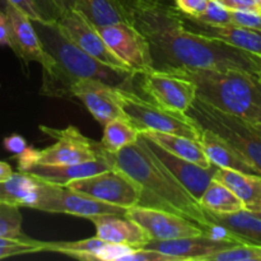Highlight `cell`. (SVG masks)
Masks as SVG:
<instances>
[{
	"instance_id": "37",
	"label": "cell",
	"mask_w": 261,
	"mask_h": 261,
	"mask_svg": "<svg viewBox=\"0 0 261 261\" xmlns=\"http://www.w3.org/2000/svg\"><path fill=\"white\" fill-rule=\"evenodd\" d=\"M209 0H173L176 9L188 17L198 18L203 14Z\"/></svg>"
},
{
	"instance_id": "32",
	"label": "cell",
	"mask_w": 261,
	"mask_h": 261,
	"mask_svg": "<svg viewBox=\"0 0 261 261\" xmlns=\"http://www.w3.org/2000/svg\"><path fill=\"white\" fill-rule=\"evenodd\" d=\"M134 250V247L126 246V245L105 242L96 251L74 254L70 257L84 261H120L124 256L132 254Z\"/></svg>"
},
{
	"instance_id": "29",
	"label": "cell",
	"mask_w": 261,
	"mask_h": 261,
	"mask_svg": "<svg viewBox=\"0 0 261 261\" xmlns=\"http://www.w3.org/2000/svg\"><path fill=\"white\" fill-rule=\"evenodd\" d=\"M106 241H103L99 237L93 236L89 239L79 240V241H41L42 251L58 252V254L71 256L74 254H81V252H93L102 246Z\"/></svg>"
},
{
	"instance_id": "20",
	"label": "cell",
	"mask_w": 261,
	"mask_h": 261,
	"mask_svg": "<svg viewBox=\"0 0 261 261\" xmlns=\"http://www.w3.org/2000/svg\"><path fill=\"white\" fill-rule=\"evenodd\" d=\"M46 188L47 182L32 173L13 172L7 180L0 181V203L36 209Z\"/></svg>"
},
{
	"instance_id": "44",
	"label": "cell",
	"mask_w": 261,
	"mask_h": 261,
	"mask_svg": "<svg viewBox=\"0 0 261 261\" xmlns=\"http://www.w3.org/2000/svg\"><path fill=\"white\" fill-rule=\"evenodd\" d=\"M13 173V168L9 163L0 161V181H4Z\"/></svg>"
},
{
	"instance_id": "22",
	"label": "cell",
	"mask_w": 261,
	"mask_h": 261,
	"mask_svg": "<svg viewBox=\"0 0 261 261\" xmlns=\"http://www.w3.org/2000/svg\"><path fill=\"white\" fill-rule=\"evenodd\" d=\"M201 148L206 154L208 160L217 167L229 168L245 173H255L259 175L254 166L226 139L212 130L203 127L200 138H199ZM260 176V175H259Z\"/></svg>"
},
{
	"instance_id": "31",
	"label": "cell",
	"mask_w": 261,
	"mask_h": 261,
	"mask_svg": "<svg viewBox=\"0 0 261 261\" xmlns=\"http://www.w3.org/2000/svg\"><path fill=\"white\" fill-rule=\"evenodd\" d=\"M204 261H261V245H234L209 255Z\"/></svg>"
},
{
	"instance_id": "41",
	"label": "cell",
	"mask_w": 261,
	"mask_h": 261,
	"mask_svg": "<svg viewBox=\"0 0 261 261\" xmlns=\"http://www.w3.org/2000/svg\"><path fill=\"white\" fill-rule=\"evenodd\" d=\"M3 145L8 152L12 153L13 155H18L27 149L28 144L24 138L19 134H12L9 137H5L3 140Z\"/></svg>"
},
{
	"instance_id": "10",
	"label": "cell",
	"mask_w": 261,
	"mask_h": 261,
	"mask_svg": "<svg viewBox=\"0 0 261 261\" xmlns=\"http://www.w3.org/2000/svg\"><path fill=\"white\" fill-rule=\"evenodd\" d=\"M110 50L135 74L153 70L149 43L133 23L119 22L97 27Z\"/></svg>"
},
{
	"instance_id": "25",
	"label": "cell",
	"mask_w": 261,
	"mask_h": 261,
	"mask_svg": "<svg viewBox=\"0 0 261 261\" xmlns=\"http://www.w3.org/2000/svg\"><path fill=\"white\" fill-rule=\"evenodd\" d=\"M75 8L96 27L119 22L133 23L132 9L122 0H75Z\"/></svg>"
},
{
	"instance_id": "14",
	"label": "cell",
	"mask_w": 261,
	"mask_h": 261,
	"mask_svg": "<svg viewBox=\"0 0 261 261\" xmlns=\"http://www.w3.org/2000/svg\"><path fill=\"white\" fill-rule=\"evenodd\" d=\"M4 12L10 27L12 50L22 65L27 68L30 63H38L43 68L50 64V55L43 48L32 20L10 4L7 5Z\"/></svg>"
},
{
	"instance_id": "4",
	"label": "cell",
	"mask_w": 261,
	"mask_h": 261,
	"mask_svg": "<svg viewBox=\"0 0 261 261\" xmlns=\"http://www.w3.org/2000/svg\"><path fill=\"white\" fill-rule=\"evenodd\" d=\"M190 79L196 98L250 124H261V74L237 69H170Z\"/></svg>"
},
{
	"instance_id": "13",
	"label": "cell",
	"mask_w": 261,
	"mask_h": 261,
	"mask_svg": "<svg viewBox=\"0 0 261 261\" xmlns=\"http://www.w3.org/2000/svg\"><path fill=\"white\" fill-rule=\"evenodd\" d=\"M125 217L139 224L152 240L168 241L204 234V229L194 222L161 209L135 205L126 209Z\"/></svg>"
},
{
	"instance_id": "12",
	"label": "cell",
	"mask_w": 261,
	"mask_h": 261,
	"mask_svg": "<svg viewBox=\"0 0 261 261\" xmlns=\"http://www.w3.org/2000/svg\"><path fill=\"white\" fill-rule=\"evenodd\" d=\"M36 211L46 212V213L70 214V216L88 219L101 214L125 216L126 209L106 204L88 195L76 193L66 186L47 182V188L38 205L36 206Z\"/></svg>"
},
{
	"instance_id": "2",
	"label": "cell",
	"mask_w": 261,
	"mask_h": 261,
	"mask_svg": "<svg viewBox=\"0 0 261 261\" xmlns=\"http://www.w3.org/2000/svg\"><path fill=\"white\" fill-rule=\"evenodd\" d=\"M106 154L115 168L124 171L139 185L138 205L171 212L203 229L209 226L199 201L150 150L142 135L119 152Z\"/></svg>"
},
{
	"instance_id": "5",
	"label": "cell",
	"mask_w": 261,
	"mask_h": 261,
	"mask_svg": "<svg viewBox=\"0 0 261 261\" xmlns=\"http://www.w3.org/2000/svg\"><path fill=\"white\" fill-rule=\"evenodd\" d=\"M40 130L55 143L43 149H35L28 145L27 149L18 155H13L18 162V171L30 170L35 165H74V163L93 161L102 153L99 143L82 134L73 125L55 129L40 125Z\"/></svg>"
},
{
	"instance_id": "16",
	"label": "cell",
	"mask_w": 261,
	"mask_h": 261,
	"mask_svg": "<svg viewBox=\"0 0 261 261\" xmlns=\"http://www.w3.org/2000/svg\"><path fill=\"white\" fill-rule=\"evenodd\" d=\"M143 138L145 139V142H147L150 150L160 158L161 162H162L163 165L172 172V175L175 176L186 189H188L189 193H190L196 200H199V198L203 195L206 186H208L209 184H211V181L213 180L217 166L213 165L208 168L201 167V166L195 165V163L190 162V161H186L184 160V158H180L177 157V155L172 154V153L167 152V150L163 149L162 147L155 144L154 142L149 140L148 138Z\"/></svg>"
},
{
	"instance_id": "33",
	"label": "cell",
	"mask_w": 261,
	"mask_h": 261,
	"mask_svg": "<svg viewBox=\"0 0 261 261\" xmlns=\"http://www.w3.org/2000/svg\"><path fill=\"white\" fill-rule=\"evenodd\" d=\"M195 19L206 24H231V10L218 0H209L203 14Z\"/></svg>"
},
{
	"instance_id": "28",
	"label": "cell",
	"mask_w": 261,
	"mask_h": 261,
	"mask_svg": "<svg viewBox=\"0 0 261 261\" xmlns=\"http://www.w3.org/2000/svg\"><path fill=\"white\" fill-rule=\"evenodd\" d=\"M139 137V130L130 124L124 116H120L105 125L103 135L99 145L105 152L116 153L122 148L137 142Z\"/></svg>"
},
{
	"instance_id": "38",
	"label": "cell",
	"mask_w": 261,
	"mask_h": 261,
	"mask_svg": "<svg viewBox=\"0 0 261 261\" xmlns=\"http://www.w3.org/2000/svg\"><path fill=\"white\" fill-rule=\"evenodd\" d=\"M8 4L13 5L14 8H17L18 10L23 13L24 15H27L32 22H43L42 15H41L40 9H38L37 4H36L35 0H7Z\"/></svg>"
},
{
	"instance_id": "23",
	"label": "cell",
	"mask_w": 261,
	"mask_h": 261,
	"mask_svg": "<svg viewBox=\"0 0 261 261\" xmlns=\"http://www.w3.org/2000/svg\"><path fill=\"white\" fill-rule=\"evenodd\" d=\"M213 178L227 186L242 201L245 211L251 213L261 211V176L217 167Z\"/></svg>"
},
{
	"instance_id": "30",
	"label": "cell",
	"mask_w": 261,
	"mask_h": 261,
	"mask_svg": "<svg viewBox=\"0 0 261 261\" xmlns=\"http://www.w3.org/2000/svg\"><path fill=\"white\" fill-rule=\"evenodd\" d=\"M22 222L23 217L19 211V206L0 203V237H10V239L31 241L32 239L23 233Z\"/></svg>"
},
{
	"instance_id": "40",
	"label": "cell",
	"mask_w": 261,
	"mask_h": 261,
	"mask_svg": "<svg viewBox=\"0 0 261 261\" xmlns=\"http://www.w3.org/2000/svg\"><path fill=\"white\" fill-rule=\"evenodd\" d=\"M35 2L37 4L38 9H40V13L45 23L58 22V19L60 18V12H59L54 0H35Z\"/></svg>"
},
{
	"instance_id": "47",
	"label": "cell",
	"mask_w": 261,
	"mask_h": 261,
	"mask_svg": "<svg viewBox=\"0 0 261 261\" xmlns=\"http://www.w3.org/2000/svg\"><path fill=\"white\" fill-rule=\"evenodd\" d=\"M122 2H124L127 7H132V4H134V3L138 2V0H122Z\"/></svg>"
},
{
	"instance_id": "11",
	"label": "cell",
	"mask_w": 261,
	"mask_h": 261,
	"mask_svg": "<svg viewBox=\"0 0 261 261\" xmlns=\"http://www.w3.org/2000/svg\"><path fill=\"white\" fill-rule=\"evenodd\" d=\"M59 30L75 43L79 48L91 55L105 65L121 71L133 73L114 53L109 48L97 27L76 8L69 9L60 15L56 22ZM134 74V73H133Z\"/></svg>"
},
{
	"instance_id": "17",
	"label": "cell",
	"mask_w": 261,
	"mask_h": 261,
	"mask_svg": "<svg viewBox=\"0 0 261 261\" xmlns=\"http://www.w3.org/2000/svg\"><path fill=\"white\" fill-rule=\"evenodd\" d=\"M96 228V236L111 244L126 245L139 249L152 241L138 223L120 214H101L88 218Z\"/></svg>"
},
{
	"instance_id": "7",
	"label": "cell",
	"mask_w": 261,
	"mask_h": 261,
	"mask_svg": "<svg viewBox=\"0 0 261 261\" xmlns=\"http://www.w3.org/2000/svg\"><path fill=\"white\" fill-rule=\"evenodd\" d=\"M188 114L201 127L212 130L231 143L261 176V135L249 122L195 98Z\"/></svg>"
},
{
	"instance_id": "9",
	"label": "cell",
	"mask_w": 261,
	"mask_h": 261,
	"mask_svg": "<svg viewBox=\"0 0 261 261\" xmlns=\"http://www.w3.org/2000/svg\"><path fill=\"white\" fill-rule=\"evenodd\" d=\"M137 76L143 94L162 109L188 114L196 98L195 84L178 74L153 69Z\"/></svg>"
},
{
	"instance_id": "43",
	"label": "cell",
	"mask_w": 261,
	"mask_h": 261,
	"mask_svg": "<svg viewBox=\"0 0 261 261\" xmlns=\"http://www.w3.org/2000/svg\"><path fill=\"white\" fill-rule=\"evenodd\" d=\"M55 5L58 7L59 12H60V15L63 14L64 12L69 9H74L75 8V0H54Z\"/></svg>"
},
{
	"instance_id": "6",
	"label": "cell",
	"mask_w": 261,
	"mask_h": 261,
	"mask_svg": "<svg viewBox=\"0 0 261 261\" xmlns=\"http://www.w3.org/2000/svg\"><path fill=\"white\" fill-rule=\"evenodd\" d=\"M115 93L122 116L140 133H168L196 140L200 138L203 127L189 114L162 109L149 99L140 97L132 89L117 87Z\"/></svg>"
},
{
	"instance_id": "3",
	"label": "cell",
	"mask_w": 261,
	"mask_h": 261,
	"mask_svg": "<svg viewBox=\"0 0 261 261\" xmlns=\"http://www.w3.org/2000/svg\"><path fill=\"white\" fill-rule=\"evenodd\" d=\"M51 61L42 68L40 94L54 98H73L71 87L81 79H98L110 86L130 89L137 75L105 65L79 48L58 28L56 22H33Z\"/></svg>"
},
{
	"instance_id": "18",
	"label": "cell",
	"mask_w": 261,
	"mask_h": 261,
	"mask_svg": "<svg viewBox=\"0 0 261 261\" xmlns=\"http://www.w3.org/2000/svg\"><path fill=\"white\" fill-rule=\"evenodd\" d=\"M234 245L236 244L217 241L205 234H200V236L184 237V239L168 240V241L152 240L145 245L144 249L157 250L162 254L177 257L180 261H204L209 255H213L214 252L222 251V250H226Z\"/></svg>"
},
{
	"instance_id": "27",
	"label": "cell",
	"mask_w": 261,
	"mask_h": 261,
	"mask_svg": "<svg viewBox=\"0 0 261 261\" xmlns=\"http://www.w3.org/2000/svg\"><path fill=\"white\" fill-rule=\"evenodd\" d=\"M198 201L204 211L214 214H231L245 209L242 201L227 186L214 178L206 186Z\"/></svg>"
},
{
	"instance_id": "46",
	"label": "cell",
	"mask_w": 261,
	"mask_h": 261,
	"mask_svg": "<svg viewBox=\"0 0 261 261\" xmlns=\"http://www.w3.org/2000/svg\"><path fill=\"white\" fill-rule=\"evenodd\" d=\"M249 124H250V122H249ZM250 125H251V126L254 127V129L256 130V132L261 135V124H250Z\"/></svg>"
},
{
	"instance_id": "35",
	"label": "cell",
	"mask_w": 261,
	"mask_h": 261,
	"mask_svg": "<svg viewBox=\"0 0 261 261\" xmlns=\"http://www.w3.org/2000/svg\"><path fill=\"white\" fill-rule=\"evenodd\" d=\"M120 261H180V260L175 256H170V255L162 254V252L157 251V250L139 247V249H135L132 254L122 257Z\"/></svg>"
},
{
	"instance_id": "15",
	"label": "cell",
	"mask_w": 261,
	"mask_h": 261,
	"mask_svg": "<svg viewBox=\"0 0 261 261\" xmlns=\"http://www.w3.org/2000/svg\"><path fill=\"white\" fill-rule=\"evenodd\" d=\"M116 88L98 79L86 78L73 84L71 97L78 98L94 120L105 126L111 120L122 116L115 93Z\"/></svg>"
},
{
	"instance_id": "48",
	"label": "cell",
	"mask_w": 261,
	"mask_h": 261,
	"mask_svg": "<svg viewBox=\"0 0 261 261\" xmlns=\"http://www.w3.org/2000/svg\"><path fill=\"white\" fill-rule=\"evenodd\" d=\"M254 214H256L257 217H260V218H261V211H260V212H257V213H254Z\"/></svg>"
},
{
	"instance_id": "36",
	"label": "cell",
	"mask_w": 261,
	"mask_h": 261,
	"mask_svg": "<svg viewBox=\"0 0 261 261\" xmlns=\"http://www.w3.org/2000/svg\"><path fill=\"white\" fill-rule=\"evenodd\" d=\"M42 251L41 246L36 244H30V242H19L14 245H4L0 246V260L7 259V257L18 256V255L32 254V252Z\"/></svg>"
},
{
	"instance_id": "1",
	"label": "cell",
	"mask_w": 261,
	"mask_h": 261,
	"mask_svg": "<svg viewBox=\"0 0 261 261\" xmlns=\"http://www.w3.org/2000/svg\"><path fill=\"white\" fill-rule=\"evenodd\" d=\"M133 24L149 43L153 69H237L260 74L261 56L189 30L173 0H138Z\"/></svg>"
},
{
	"instance_id": "19",
	"label": "cell",
	"mask_w": 261,
	"mask_h": 261,
	"mask_svg": "<svg viewBox=\"0 0 261 261\" xmlns=\"http://www.w3.org/2000/svg\"><path fill=\"white\" fill-rule=\"evenodd\" d=\"M182 18L186 27L194 32L261 56V32L234 24H206L185 14H182Z\"/></svg>"
},
{
	"instance_id": "49",
	"label": "cell",
	"mask_w": 261,
	"mask_h": 261,
	"mask_svg": "<svg viewBox=\"0 0 261 261\" xmlns=\"http://www.w3.org/2000/svg\"><path fill=\"white\" fill-rule=\"evenodd\" d=\"M260 74H261V68H260Z\"/></svg>"
},
{
	"instance_id": "8",
	"label": "cell",
	"mask_w": 261,
	"mask_h": 261,
	"mask_svg": "<svg viewBox=\"0 0 261 261\" xmlns=\"http://www.w3.org/2000/svg\"><path fill=\"white\" fill-rule=\"evenodd\" d=\"M63 186L125 209L138 205L140 198L139 185L124 171L115 167L94 176L70 181Z\"/></svg>"
},
{
	"instance_id": "26",
	"label": "cell",
	"mask_w": 261,
	"mask_h": 261,
	"mask_svg": "<svg viewBox=\"0 0 261 261\" xmlns=\"http://www.w3.org/2000/svg\"><path fill=\"white\" fill-rule=\"evenodd\" d=\"M204 213L209 222L226 227L246 244L261 245V218L256 214L245 209L231 214H214L208 211Z\"/></svg>"
},
{
	"instance_id": "34",
	"label": "cell",
	"mask_w": 261,
	"mask_h": 261,
	"mask_svg": "<svg viewBox=\"0 0 261 261\" xmlns=\"http://www.w3.org/2000/svg\"><path fill=\"white\" fill-rule=\"evenodd\" d=\"M231 24L261 32V13L231 10Z\"/></svg>"
},
{
	"instance_id": "39",
	"label": "cell",
	"mask_w": 261,
	"mask_h": 261,
	"mask_svg": "<svg viewBox=\"0 0 261 261\" xmlns=\"http://www.w3.org/2000/svg\"><path fill=\"white\" fill-rule=\"evenodd\" d=\"M229 10L261 13V0H218Z\"/></svg>"
},
{
	"instance_id": "21",
	"label": "cell",
	"mask_w": 261,
	"mask_h": 261,
	"mask_svg": "<svg viewBox=\"0 0 261 261\" xmlns=\"http://www.w3.org/2000/svg\"><path fill=\"white\" fill-rule=\"evenodd\" d=\"M111 161L107 157L106 152L102 149V153L93 161L82 163H74V165H35L25 172L32 173L36 177L46 181V182L56 184V185H65L74 180L94 176L97 173L105 172V171L112 168Z\"/></svg>"
},
{
	"instance_id": "24",
	"label": "cell",
	"mask_w": 261,
	"mask_h": 261,
	"mask_svg": "<svg viewBox=\"0 0 261 261\" xmlns=\"http://www.w3.org/2000/svg\"><path fill=\"white\" fill-rule=\"evenodd\" d=\"M140 135L148 138L149 140L154 142L163 149L177 157L184 158L186 161L201 166V167H211L213 163L208 160L206 154L204 153L203 148L199 140L191 139V138L182 137V135L168 134V133L160 132H144L140 133Z\"/></svg>"
},
{
	"instance_id": "45",
	"label": "cell",
	"mask_w": 261,
	"mask_h": 261,
	"mask_svg": "<svg viewBox=\"0 0 261 261\" xmlns=\"http://www.w3.org/2000/svg\"><path fill=\"white\" fill-rule=\"evenodd\" d=\"M7 5H8L7 0H0V12H4Z\"/></svg>"
},
{
	"instance_id": "42",
	"label": "cell",
	"mask_w": 261,
	"mask_h": 261,
	"mask_svg": "<svg viewBox=\"0 0 261 261\" xmlns=\"http://www.w3.org/2000/svg\"><path fill=\"white\" fill-rule=\"evenodd\" d=\"M0 46H8L12 48V35L5 12H0Z\"/></svg>"
}]
</instances>
